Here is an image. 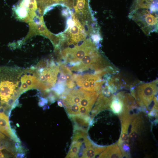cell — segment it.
<instances>
[{
	"label": "cell",
	"mask_w": 158,
	"mask_h": 158,
	"mask_svg": "<svg viewBox=\"0 0 158 158\" xmlns=\"http://www.w3.org/2000/svg\"><path fill=\"white\" fill-rule=\"evenodd\" d=\"M25 69L7 66H0V109L9 112L7 104L11 98L18 99L23 93L21 77Z\"/></svg>",
	"instance_id": "1"
},
{
	"label": "cell",
	"mask_w": 158,
	"mask_h": 158,
	"mask_svg": "<svg viewBox=\"0 0 158 158\" xmlns=\"http://www.w3.org/2000/svg\"><path fill=\"white\" fill-rule=\"evenodd\" d=\"M38 80V89L48 91L55 86L58 79L60 68L58 62L53 60L44 59L34 66Z\"/></svg>",
	"instance_id": "2"
},
{
	"label": "cell",
	"mask_w": 158,
	"mask_h": 158,
	"mask_svg": "<svg viewBox=\"0 0 158 158\" xmlns=\"http://www.w3.org/2000/svg\"><path fill=\"white\" fill-rule=\"evenodd\" d=\"M102 76L100 74L86 73L75 74L73 75V78L75 84L80 89L90 92H100L103 84L104 80L101 78Z\"/></svg>",
	"instance_id": "3"
},
{
	"label": "cell",
	"mask_w": 158,
	"mask_h": 158,
	"mask_svg": "<svg viewBox=\"0 0 158 158\" xmlns=\"http://www.w3.org/2000/svg\"><path fill=\"white\" fill-rule=\"evenodd\" d=\"M157 80L140 84L132 94L140 105L147 107L154 99L157 91Z\"/></svg>",
	"instance_id": "4"
},
{
	"label": "cell",
	"mask_w": 158,
	"mask_h": 158,
	"mask_svg": "<svg viewBox=\"0 0 158 158\" xmlns=\"http://www.w3.org/2000/svg\"><path fill=\"white\" fill-rule=\"evenodd\" d=\"M114 92L109 84L101 89L92 111L91 119L99 112L109 107L114 96L113 92Z\"/></svg>",
	"instance_id": "5"
},
{
	"label": "cell",
	"mask_w": 158,
	"mask_h": 158,
	"mask_svg": "<svg viewBox=\"0 0 158 158\" xmlns=\"http://www.w3.org/2000/svg\"><path fill=\"white\" fill-rule=\"evenodd\" d=\"M99 158H122L121 150L117 145H114L108 146L102 152Z\"/></svg>",
	"instance_id": "6"
},
{
	"label": "cell",
	"mask_w": 158,
	"mask_h": 158,
	"mask_svg": "<svg viewBox=\"0 0 158 158\" xmlns=\"http://www.w3.org/2000/svg\"><path fill=\"white\" fill-rule=\"evenodd\" d=\"M0 131L11 138L12 134L8 118L4 113L0 112Z\"/></svg>",
	"instance_id": "7"
},
{
	"label": "cell",
	"mask_w": 158,
	"mask_h": 158,
	"mask_svg": "<svg viewBox=\"0 0 158 158\" xmlns=\"http://www.w3.org/2000/svg\"><path fill=\"white\" fill-rule=\"evenodd\" d=\"M142 125V119L140 116L135 117L131 125V131L129 137L132 141H135L138 138Z\"/></svg>",
	"instance_id": "8"
},
{
	"label": "cell",
	"mask_w": 158,
	"mask_h": 158,
	"mask_svg": "<svg viewBox=\"0 0 158 158\" xmlns=\"http://www.w3.org/2000/svg\"><path fill=\"white\" fill-rule=\"evenodd\" d=\"M69 117L75 123L74 126L79 127L86 130V128L89 126L90 121H91V118L89 116L75 115Z\"/></svg>",
	"instance_id": "9"
},
{
	"label": "cell",
	"mask_w": 158,
	"mask_h": 158,
	"mask_svg": "<svg viewBox=\"0 0 158 158\" xmlns=\"http://www.w3.org/2000/svg\"><path fill=\"white\" fill-rule=\"evenodd\" d=\"M106 147H95L91 146L84 154L82 157L93 158L103 152L106 148Z\"/></svg>",
	"instance_id": "10"
},
{
	"label": "cell",
	"mask_w": 158,
	"mask_h": 158,
	"mask_svg": "<svg viewBox=\"0 0 158 158\" xmlns=\"http://www.w3.org/2000/svg\"><path fill=\"white\" fill-rule=\"evenodd\" d=\"M40 4L44 6H47L56 3H67L69 0H37Z\"/></svg>",
	"instance_id": "11"
},
{
	"label": "cell",
	"mask_w": 158,
	"mask_h": 158,
	"mask_svg": "<svg viewBox=\"0 0 158 158\" xmlns=\"http://www.w3.org/2000/svg\"><path fill=\"white\" fill-rule=\"evenodd\" d=\"M11 129L12 132V134L10 138H11L15 142L21 143L20 140L19 138H18L16 133V130L15 129Z\"/></svg>",
	"instance_id": "12"
},
{
	"label": "cell",
	"mask_w": 158,
	"mask_h": 158,
	"mask_svg": "<svg viewBox=\"0 0 158 158\" xmlns=\"http://www.w3.org/2000/svg\"><path fill=\"white\" fill-rule=\"evenodd\" d=\"M15 151L18 153H24L25 150L22 146L21 145V143L16 142L15 143Z\"/></svg>",
	"instance_id": "13"
},
{
	"label": "cell",
	"mask_w": 158,
	"mask_h": 158,
	"mask_svg": "<svg viewBox=\"0 0 158 158\" xmlns=\"http://www.w3.org/2000/svg\"><path fill=\"white\" fill-rule=\"evenodd\" d=\"M25 155V154L24 153H18L16 156V158H23Z\"/></svg>",
	"instance_id": "14"
},
{
	"label": "cell",
	"mask_w": 158,
	"mask_h": 158,
	"mask_svg": "<svg viewBox=\"0 0 158 158\" xmlns=\"http://www.w3.org/2000/svg\"><path fill=\"white\" fill-rule=\"evenodd\" d=\"M45 104L42 101L40 100L38 102V105L40 107L44 106Z\"/></svg>",
	"instance_id": "15"
},
{
	"label": "cell",
	"mask_w": 158,
	"mask_h": 158,
	"mask_svg": "<svg viewBox=\"0 0 158 158\" xmlns=\"http://www.w3.org/2000/svg\"><path fill=\"white\" fill-rule=\"evenodd\" d=\"M4 156L2 152L0 151V158H4Z\"/></svg>",
	"instance_id": "16"
},
{
	"label": "cell",
	"mask_w": 158,
	"mask_h": 158,
	"mask_svg": "<svg viewBox=\"0 0 158 158\" xmlns=\"http://www.w3.org/2000/svg\"><path fill=\"white\" fill-rule=\"evenodd\" d=\"M58 104L59 106L60 107H62L63 106V105L62 103L60 101H58Z\"/></svg>",
	"instance_id": "17"
}]
</instances>
